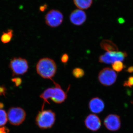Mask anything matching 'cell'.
Segmentation results:
<instances>
[{"mask_svg": "<svg viewBox=\"0 0 133 133\" xmlns=\"http://www.w3.org/2000/svg\"><path fill=\"white\" fill-rule=\"evenodd\" d=\"M9 67L13 76L22 75L28 71L29 64L28 61L21 57H14L10 63Z\"/></svg>", "mask_w": 133, "mask_h": 133, "instance_id": "4", "label": "cell"}, {"mask_svg": "<svg viewBox=\"0 0 133 133\" xmlns=\"http://www.w3.org/2000/svg\"><path fill=\"white\" fill-rule=\"evenodd\" d=\"M47 8V5H44L41 6L40 7V10H41V12H44V11Z\"/></svg>", "mask_w": 133, "mask_h": 133, "instance_id": "24", "label": "cell"}, {"mask_svg": "<svg viewBox=\"0 0 133 133\" xmlns=\"http://www.w3.org/2000/svg\"><path fill=\"white\" fill-rule=\"evenodd\" d=\"M56 119V114L53 111L50 109H42L37 115L36 124L41 129H48L53 126Z\"/></svg>", "mask_w": 133, "mask_h": 133, "instance_id": "3", "label": "cell"}, {"mask_svg": "<svg viewBox=\"0 0 133 133\" xmlns=\"http://www.w3.org/2000/svg\"><path fill=\"white\" fill-rule=\"evenodd\" d=\"M6 89L5 87L0 86V95H5L6 94Z\"/></svg>", "mask_w": 133, "mask_h": 133, "instance_id": "23", "label": "cell"}, {"mask_svg": "<svg viewBox=\"0 0 133 133\" xmlns=\"http://www.w3.org/2000/svg\"><path fill=\"white\" fill-rule=\"evenodd\" d=\"M76 7L78 9H87L89 8L93 2V0H73Z\"/></svg>", "mask_w": 133, "mask_h": 133, "instance_id": "14", "label": "cell"}, {"mask_svg": "<svg viewBox=\"0 0 133 133\" xmlns=\"http://www.w3.org/2000/svg\"><path fill=\"white\" fill-rule=\"evenodd\" d=\"M37 73L42 77L52 79L56 72L57 65L54 60L49 58H43L38 61L36 66Z\"/></svg>", "mask_w": 133, "mask_h": 133, "instance_id": "2", "label": "cell"}, {"mask_svg": "<svg viewBox=\"0 0 133 133\" xmlns=\"http://www.w3.org/2000/svg\"><path fill=\"white\" fill-rule=\"evenodd\" d=\"M84 124L87 128L94 132L98 130L101 125L99 118L95 114H90L87 116Z\"/></svg>", "mask_w": 133, "mask_h": 133, "instance_id": "10", "label": "cell"}, {"mask_svg": "<svg viewBox=\"0 0 133 133\" xmlns=\"http://www.w3.org/2000/svg\"><path fill=\"white\" fill-rule=\"evenodd\" d=\"M12 81L15 83V85L16 86H19L22 83L21 79L19 78H13L12 79Z\"/></svg>", "mask_w": 133, "mask_h": 133, "instance_id": "21", "label": "cell"}, {"mask_svg": "<svg viewBox=\"0 0 133 133\" xmlns=\"http://www.w3.org/2000/svg\"><path fill=\"white\" fill-rule=\"evenodd\" d=\"M104 124L106 128L109 131H118L120 128L121 126L120 118L117 115H109L105 119Z\"/></svg>", "mask_w": 133, "mask_h": 133, "instance_id": "9", "label": "cell"}, {"mask_svg": "<svg viewBox=\"0 0 133 133\" xmlns=\"http://www.w3.org/2000/svg\"><path fill=\"white\" fill-rule=\"evenodd\" d=\"M4 107V105L1 102H0V109H1L2 108H3Z\"/></svg>", "mask_w": 133, "mask_h": 133, "instance_id": "26", "label": "cell"}, {"mask_svg": "<svg viewBox=\"0 0 133 133\" xmlns=\"http://www.w3.org/2000/svg\"><path fill=\"white\" fill-rule=\"evenodd\" d=\"M117 75L113 69L106 67L102 69L99 73L98 79L101 84L105 86L112 85L117 79Z\"/></svg>", "mask_w": 133, "mask_h": 133, "instance_id": "6", "label": "cell"}, {"mask_svg": "<svg viewBox=\"0 0 133 133\" xmlns=\"http://www.w3.org/2000/svg\"><path fill=\"white\" fill-rule=\"evenodd\" d=\"M8 115L5 110L0 109V127L4 126L8 121Z\"/></svg>", "mask_w": 133, "mask_h": 133, "instance_id": "16", "label": "cell"}, {"mask_svg": "<svg viewBox=\"0 0 133 133\" xmlns=\"http://www.w3.org/2000/svg\"><path fill=\"white\" fill-rule=\"evenodd\" d=\"M69 59V57L68 55L66 54H64L61 57V61L63 63H66L68 61Z\"/></svg>", "mask_w": 133, "mask_h": 133, "instance_id": "20", "label": "cell"}, {"mask_svg": "<svg viewBox=\"0 0 133 133\" xmlns=\"http://www.w3.org/2000/svg\"><path fill=\"white\" fill-rule=\"evenodd\" d=\"M127 56V53L125 51L107 52L100 56L99 61L100 63L106 64H112L116 62L124 61Z\"/></svg>", "mask_w": 133, "mask_h": 133, "instance_id": "7", "label": "cell"}, {"mask_svg": "<svg viewBox=\"0 0 133 133\" xmlns=\"http://www.w3.org/2000/svg\"><path fill=\"white\" fill-rule=\"evenodd\" d=\"M126 71L129 73H132L133 72V66H131L129 67L127 69Z\"/></svg>", "mask_w": 133, "mask_h": 133, "instance_id": "25", "label": "cell"}, {"mask_svg": "<svg viewBox=\"0 0 133 133\" xmlns=\"http://www.w3.org/2000/svg\"><path fill=\"white\" fill-rule=\"evenodd\" d=\"M125 67V66L124 63L120 61L115 62L112 64L113 70L117 72L121 71Z\"/></svg>", "mask_w": 133, "mask_h": 133, "instance_id": "17", "label": "cell"}, {"mask_svg": "<svg viewBox=\"0 0 133 133\" xmlns=\"http://www.w3.org/2000/svg\"><path fill=\"white\" fill-rule=\"evenodd\" d=\"M13 36V30L11 29L8 30L6 32L3 33L1 37V41L3 43H7L12 40Z\"/></svg>", "mask_w": 133, "mask_h": 133, "instance_id": "15", "label": "cell"}, {"mask_svg": "<svg viewBox=\"0 0 133 133\" xmlns=\"http://www.w3.org/2000/svg\"><path fill=\"white\" fill-rule=\"evenodd\" d=\"M72 73L74 77L77 78H80L83 77L85 74L84 70L79 68L74 69L72 71Z\"/></svg>", "mask_w": 133, "mask_h": 133, "instance_id": "18", "label": "cell"}, {"mask_svg": "<svg viewBox=\"0 0 133 133\" xmlns=\"http://www.w3.org/2000/svg\"><path fill=\"white\" fill-rule=\"evenodd\" d=\"M123 85L124 87H127L130 88L133 86V76H130L128 80L124 82Z\"/></svg>", "mask_w": 133, "mask_h": 133, "instance_id": "19", "label": "cell"}, {"mask_svg": "<svg viewBox=\"0 0 133 133\" xmlns=\"http://www.w3.org/2000/svg\"><path fill=\"white\" fill-rule=\"evenodd\" d=\"M26 113L21 107H11L9 109L8 118L10 123L14 125H21L26 119Z\"/></svg>", "mask_w": 133, "mask_h": 133, "instance_id": "5", "label": "cell"}, {"mask_svg": "<svg viewBox=\"0 0 133 133\" xmlns=\"http://www.w3.org/2000/svg\"><path fill=\"white\" fill-rule=\"evenodd\" d=\"M71 23L76 26H80L85 22L87 15L84 11L77 9L72 11L70 16Z\"/></svg>", "mask_w": 133, "mask_h": 133, "instance_id": "11", "label": "cell"}, {"mask_svg": "<svg viewBox=\"0 0 133 133\" xmlns=\"http://www.w3.org/2000/svg\"><path fill=\"white\" fill-rule=\"evenodd\" d=\"M9 130L6 127H0V133H9Z\"/></svg>", "mask_w": 133, "mask_h": 133, "instance_id": "22", "label": "cell"}, {"mask_svg": "<svg viewBox=\"0 0 133 133\" xmlns=\"http://www.w3.org/2000/svg\"><path fill=\"white\" fill-rule=\"evenodd\" d=\"M101 47L102 49L107 52L118 51V48L115 43L109 40H104L100 43Z\"/></svg>", "mask_w": 133, "mask_h": 133, "instance_id": "13", "label": "cell"}, {"mask_svg": "<svg viewBox=\"0 0 133 133\" xmlns=\"http://www.w3.org/2000/svg\"><path fill=\"white\" fill-rule=\"evenodd\" d=\"M55 87L48 88L41 94L40 97L43 101L42 109H43L45 103L49 104V99H50L56 104H62L65 101L67 98V94L61 88L59 84L52 81Z\"/></svg>", "mask_w": 133, "mask_h": 133, "instance_id": "1", "label": "cell"}, {"mask_svg": "<svg viewBox=\"0 0 133 133\" xmlns=\"http://www.w3.org/2000/svg\"><path fill=\"white\" fill-rule=\"evenodd\" d=\"M63 15L57 10H51L46 14L45 22L48 26L56 28L61 25L63 21Z\"/></svg>", "mask_w": 133, "mask_h": 133, "instance_id": "8", "label": "cell"}, {"mask_svg": "<svg viewBox=\"0 0 133 133\" xmlns=\"http://www.w3.org/2000/svg\"><path fill=\"white\" fill-rule=\"evenodd\" d=\"M105 104L102 99L98 97L92 98L89 102V108L94 114H99L104 110Z\"/></svg>", "mask_w": 133, "mask_h": 133, "instance_id": "12", "label": "cell"}]
</instances>
